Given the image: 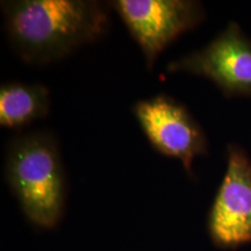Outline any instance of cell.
Masks as SVG:
<instances>
[{
    "instance_id": "3",
    "label": "cell",
    "mask_w": 251,
    "mask_h": 251,
    "mask_svg": "<svg viewBox=\"0 0 251 251\" xmlns=\"http://www.w3.org/2000/svg\"><path fill=\"white\" fill-rule=\"evenodd\" d=\"M109 4L140 46L149 70L166 47L206 17L203 5L196 0H114Z\"/></svg>"
},
{
    "instance_id": "1",
    "label": "cell",
    "mask_w": 251,
    "mask_h": 251,
    "mask_svg": "<svg viewBox=\"0 0 251 251\" xmlns=\"http://www.w3.org/2000/svg\"><path fill=\"white\" fill-rule=\"evenodd\" d=\"M109 2L98 0L1 1L6 34L26 63L50 64L96 42L111 24Z\"/></svg>"
},
{
    "instance_id": "5",
    "label": "cell",
    "mask_w": 251,
    "mask_h": 251,
    "mask_svg": "<svg viewBox=\"0 0 251 251\" xmlns=\"http://www.w3.org/2000/svg\"><path fill=\"white\" fill-rule=\"evenodd\" d=\"M168 71L205 77L227 97H251V37L230 23L203 48L169 63Z\"/></svg>"
},
{
    "instance_id": "4",
    "label": "cell",
    "mask_w": 251,
    "mask_h": 251,
    "mask_svg": "<svg viewBox=\"0 0 251 251\" xmlns=\"http://www.w3.org/2000/svg\"><path fill=\"white\" fill-rule=\"evenodd\" d=\"M133 111L153 148L162 155L177 158L186 174L192 176L194 159L206 155L208 142L202 127L190 111L164 93L140 100Z\"/></svg>"
},
{
    "instance_id": "7",
    "label": "cell",
    "mask_w": 251,
    "mask_h": 251,
    "mask_svg": "<svg viewBox=\"0 0 251 251\" xmlns=\"http://www.w3.org/2000/svg\"><path fill=\"white\" fill-rule=\"evenodd\" d=\"M50 108L49 90L41 84L8 81L0 87V126L21 128L45 118Z\"/></svg>"
},
{
    "instance_id": "6",
    "label": "cell",
    "mask_w": 251,
    "mask_h": 251,
    "mask_svg": "<svg viewBox=\"0 0 251 251\" xmlns=\"http://www.w3.org/2000/svg\"><path fill=\"white\" fill-rule=\"evenodd\" d=\"M209 236L219 248L251 242V159L229 144L227 169L208 216Z\"/></svg>"
},
{
    "instance_id": "2",
    "label": "cell",
    "mask_w": 251,
    "mask_h": 251,
    "mask_svg": "<svg viewBox=\"0 0 251 251\" xmlns=\"http://www.w3.org/2000/svg\"><path fill=\"white\" fill-rule=\"evenodd\" d=\"M5 169L26 218L40 228H55L67 198L64 165L55 137L46 131L15 137L8 144Z\"/></svg>"
}]
</instances>
